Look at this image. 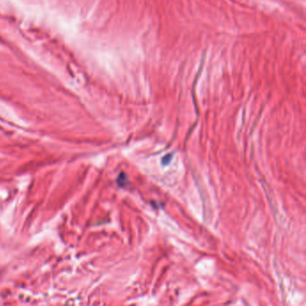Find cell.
Returning <instances> with one entry per match:
<instances>
[{
	"instance_id": "cell-1",
	"label": "cell",
	"mask_w": 306,
	"mask_h": 306,
	"mask_svg": "<svg viewBox=\"0 0 306 306\" xmlns=\"http://www.w3.org/2000/svg\"><path fill=\"white\" fill-rule=\"evenodd\" d=\"M127 182H128V178L125 175V173L122 172V173H121V175L119 176V178H118V184L123 188V187L126 186Z\"/></svg>"
},
{
	"instance_id": "cell-2",
	"label": "cell",
	"mask_w": 306,
	"mask_h": 306,
	"mask_svg": "<svg viewBox=\"0 0 306 306\" xmlns=\"http://www.w3.org/2000/svg\"><path fill=\"white\" fill-rule=\"evenodd\" d=\"M171 157H172V154H166V155L162 159V164H163V165H167L169 162H171Z\"/></svg>"
}]
</instances>
